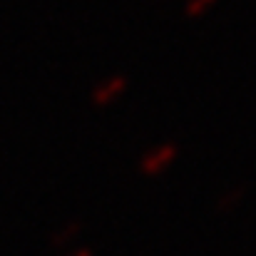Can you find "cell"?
<instances>
[{"instance_id":"cell-1","label":"cell","mask_w":256,"mask_h":256,"mask_svg":"<svg viewBox=\"0 0 256 256\" xmlns=\"http://www.w3.org/2000/svg\"><path fill=\"white\" fill-rule=\"evenodd\" d=\"M174 157H176V144H162V147L152 150L150 154H144V160L140 164L142 174L157 176L160 172H164V167H170L172 162H174Z\"/></svg>"},{"instance_id":"cell-5","label":"cell","mask_w":256,"mask_h":256,"mask_svg":"<svg viewBox=\"0 0 256 256\" xmlns=\"http://www.w3.org/2000/svg\"><path fill=\"white\" fill-rule=\"evenodd\" d=\"M244 196V186H236V189H232L229 194H226V199L224 202H219V212H229V206H234L239 199Z\"/></svg>"},{"instance_id":"cell-4","label":"cell","mask_w":256,"mask_h":256,"mask_svg":"<svg viewBox=\"0 0 256 256\" xmlns=\"http://www.w3.org/2000/svg\"><path fill=\"white\" fill-rule=\"evenodd\" d=\"M216 0H189L186 2V15L189 18H196V15H202L209 5H214Z\"/></svg>"},{"instance_id":"cell-6","label":"cell","mask_w":256,"mask_h":256,"mask_svg":"<svg viewBox=\"0 0 256 256\" xmlns=\"http://www.w3.org/2000/svg\"><path fill=\"white\" fill-rule=\"evenodd\" d=\"M70 256H92V249H78L75 254H70Z\"/></svg>"},{"instance_id":"cell-3","label":"cell","mask_w":256,"mask_h":256,"mask_svg":"<svg viewBox=\"0 0 256 256\" xmlns=\"http://www.w3.org/2000/svg\"><path fill=\"white\" fill-rule=\"evenodd\" d=\"M80 232H82V224H80V222H70L60 234H55V236H52V246H62V244H68V242H70V239H75Z\"/></svg>"},{"instance_id":"cell-2","label":"cell","mask_w":256,"mask_h":256,"mask_svg":"<svg viewBox=\"0 0 256 256\" xmlns=\"http://www.w3.org/2000/svg\"><path fill=\"white\" fill-rule=\"evenodd\" d=\"M124 87H127V78L124 75H114V78H110V80H104L100 87H94V92H92V102L94 104H110L114 97H120L122 92H124Z\"/></svg>"}]
</instances>
